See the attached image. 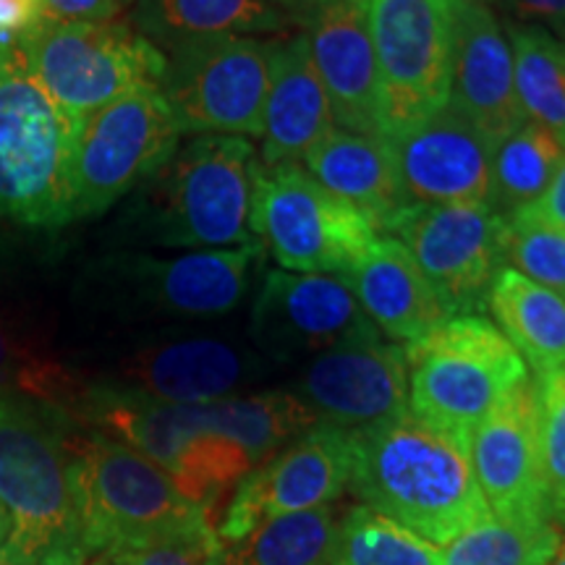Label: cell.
<instances>
[{
    "mask_svg": "<svg viewBox=\"0 0 565 565\" xmlns=\"http://www.w3.org/2000/svg\"><path fill=\"white\" fill-rule=\"evenodd\" d=\"M469 461L494 519L553 524L534 377L515 385L479 422L469 437Z\"/></svg>",
    "mask_w": 565,
    "mask_h": 565,
    "instance_id": "ffe728a7",
    "label": "cell"
},
{
    "mask_svg": "<svg viewBox=\"0 0 565 565\" xmlns=\"http://www.w3.org/2000/svg\"><path fill=\"white\" fill-rule=\"evenodd\" d=\"M273 366L252 343L202 330H173L134 345L97 383L166 404H204L246 393Z\"/></svg>",
    "mask_w": 565,
    "mask_h": 565,
    "instance_id": "9a60e30c",
    "label": "cell"
},
{
    "mask_svg": "<svg viewBox=\"0 0 565 565\" xmlns=\"http://www.w3.org/2000/svg\"><path fill=\"white\" fill-rule=\"evenodd\" d=\"M349 479L351 433L317 422L238 482L215 526L217 540H242L280 515L333 505Z\"/></svg>",
    "mask_w": 565,
    "mask_h": 565,
    "instance_id": "e0dca14e",
    "label": "cell"
},
{
    "mask_svg": "<svg viewBox=\"0 0 565 565\" xmlns=\"http://www.w3.org/2000/svg\"><path fill=\"white\" fill-rule=\"evenodd\" d=\"M503 26L511 40L521 113L565 141V42L540 26L505 19Z\"/></svg>",
    "mask_w": 565,
    "mask_h": 565,
    "instance_id": "f546056e",
    "label": "cell"
},
{
    "mask_svg": "<svg viewBox=\"0 0 565 565\" xmlns=\"http://www.w3.org/2000/svg\"><path fill=\"white\" fill-rule=\"evenodd\" d=\"M540 406L542 466L553 524L565 526V370L534 377Z\"/></svg>",
    "mask_w": 565,
    "mask_h": 565,
    "instance_id": "e575fe53",
    "label": "cell"
},
{
    "mask_svg": "<svg viewBox=\"0 0 565 565\" xmlns=\"http://www.w3.org/2000/svg\"><path fill=\"white\" fill-rule=\"evenodd\" d=\"M487 309L534 377L565 370V299L561 294L505 267L492 282Z\"/></svg>",
    "mask_w": 565,
    "mask_h": 565,
    "instance_id": "4316f807",
    "label": "cell"
},
{
    "mask_svg": "<svg viewBox=\"0 0 565 565\" xmlns=\"http://www.w3.org/2000/svg\"><path fill=\"white\" fill-rule=\"evenodd\" d=\"M505 263L565 299V228L532 215L508 221Z\"/></svg>",
    "mask_w": 565,
    "mask_h": 565,
    "instance_id": "836d02e7",
    "label": "cell"
},
{
    "mask_svg": "<svg viewBox=\"0 0 565 565\" xmlns=\"http://www.w3.org/2000/svg\"><path fill=\"white\" fill-rule=\"evenodd\" d=\"M404 351L408 408L466 445L479 422L529 377L519 351L482 315L448 317Z\"/></svg>",
    "mask_w": 565,
    "mask_h": 565,
    "instance_id": "ba28073f",
    "label": "cell"
},
{
    "mask_svg": "<svg viewBox=\"0 0 565 565\" xmlns=\"http://www.w3.org/2000/svg\"><path fill=\"white\" fill-rule=\"evenodd\" d=\"M296 366L299 372L286 391L317 422L345 433L393 419L408 408L406 351L383 335L338 345Z\"/></svg>",
    "mask_w": 565,
    "mask_h": 565,
    "instance_id": "d6986e66",
    "label": "cell"
},
{
    "mask_svg": "<svg viewBox=\"0 0 565 565\" xmlns=\"http://www.w3.org/2000/svg\"><path fill=\"white\" fill-rule=\"evenodd\" d=\"M324 189L356 207L385 236L387 225L408 207L387 137H366L335 126L301 162Z\"/></svg>",
    "mask_w": 565,
    "mask_h": 565,
    "instance_id": "d4e9b609",
    "label": "cell"
},
{
    "mask_svg": "<svg viewBox=\"0 0 565 565\" xmlns=\"http://www.w3.org/2000/svg\"><path fill=\"white\" fill-rule=\"evenodd\" d=\"M131 24L162 53L196 38H280L294 32L282 0H137Z\"/></svg>",
    "mask_w": 565,
    "mask_h": 565,
    "instance_id": "484cf974",
    "label": "cell"
},
{
    "mask_svg": "<svg viewBox=\"0 0 565 565\" xmlns=\"http://www.w3.org/2000/svg\"><path fill=\"white\" fill-rule=\"evenodd\" d=\"M68 414L82 427L129 445L166 471L186 445L207 433H223L242 443L259 466L317 424L309 408L286 387L228 395L204 404H166L92 383L82 385Z\"/></svg>",
    "mask_w": 565,
    "mask_h": 565,
    "instance_id": "277c9868",
    "label": "cell"
},
{
    "mask_svg": "<svg viewBox=\"0 0 565 565\" xmlns=\"http://www.w3.org/2000/svg\"><path fill=\"white\" fill-rule=\"evenodd\" d=\"M0 391H17L68 412L82 385L45 353L34 351L0 322Z\"/></svg>",
    "mask_w": 565,
    "mask_h": 565,
    "instance_id": "d6a6232c",
    "label": "cell"
},
{
    "mask_svg": "<svg viewBox=\"0 0 565 565\" xmlns=\"http://www.w3.org/2000/svg\"><path fill=\"white\" fill-rule=\"evenodd\" d=\"M454 26L450 103L498 145L526 121L515 95L513 51L503 19L484 0H454Z\"/></svg>",
    "mask_w": 565,
    "mask_h": 565,
    "instance_id": "7402d4cb",
    "label": "cell"
},
{
    "mask_svg": "<svg viewBox=\"0 0 565 565\" xmlns=\"http://www.w3.org/2000/svg\"><path fill=\"white\" fill-rule=\"evenodd\" d=\"M561 540V526L550 521H505L490 515L448 542L443 565H547Z\"/></svg>",
    "mask_w": 565,
    "mask_h": 565,
    "instance_id": "1f68e13d",
    "label": "cell"
},
{
    "mask_svg": "<svg viewBox=\"0 0 565 565\" xmlns=\"http://www.w3.org/2000/svg\"><path fill=\"white\" fill-rule=\"evenodd\" d=\"M343 282L374 328L398 345L416 341L448 320L412 252L393 236H380Z\"/></svg>",
    "mask_w": 565,
    "mask_h": 565,
    "instance_id": "cb8c5ba5",
    "label": "cell"
},
{
    "mask_svg": "<svg viewBox=\"0 0 565 565\" xmlns=\"http://www.w3.org/2000/svg\"><path fill=\"white\" fill-rule=\"evenodd\" d=\"M118 3H121V9H126V6H134L137 0H118Z\"/></svg>",
    "mask_w": 565,
    "mask_h": 565,
    "instance_id": "7bdbcfd3",
    "label": "cell"
},
{
    "mask_svg": "<svg viewBox=\"0 0 565 565\" xmlns=\"http://www.w3.org/2000/svg\"><path fill=\"white\" fill-rule=\"evenodd\" d=\"M259 154L252 139L200 134L134 189L116 221L121 249L217 252L254 244L249 215Z\"/></svg>",
    "mask_w": 565,
    "mask_h": 565,
    "instance_id": "6da1fadb",
    "label": "cell"
},
{
    "mask_svg": "<svg viewBox=\"0 0 565 565\" xmlns=\"http://www.w3.org/2000/svg\"><path fill=\"white\" fill-rule=\"evenodd\" d=\"M303 34L341 129L387 137L370 26V0H282Z\"/></svg>",
    "mask_w": 565,
    "mask_h": 565,
    "instance_id": "ac0fdd59",
    "label": "cell"
},
{
    "mask_svg": "<svg viewBox=\"0 0 565 565\" xmlns=\"http://www.w3.org/2000/svg\"><path fill=\"white\" fill-rule=\"evenodd\" d=\"M47 19L55 21H113L121 13L118 0H45Z\"/></svg>",
    "mask_w": 565,
    "mask_h": 565,
    "instance_id": "f35d334b",
    "label": "cell"
},
{
    "mask_svg": "<svg viewBox=\"0 0 565 565\" xmlns=\"http://www.w3.org/2000/svg\"><path fill=\"white\" fill-rule=\"evenodd\" d=\"M71 134L21 42H0V225L55 233L74 223Z\"/></svg>",
    "mask_w": 565,
    "mask_h": 565,
    "instance_id": "52a82bcc",
    "label": "cell"
},
{
    "mask_svg": "<svg viewBox=\"0 0 565 565\" xmlns=\"http://www.w3.org/2000/svg\"><path fill=\"white\" fill-rule=\"evenodd\" d=\"M82 424L63 406L0 391V505L11 534L0 565H84L74 437Z\"/></svg>",
    "mask_w": 565,
    "mask_h": 565,
    "instance_id": "3957f363",
    "label": "cell"
},
{
    "mask_svg": "<svg viewBox=\"0 0 565 565\" xmlns=\"http://www.w3.org/2000/svg\"><path fill=\"white\" fill-rule=\"evenodd\" d=\"M257 286L249 343L275 366H296L338 345L383 335L341 278L275 267Z\"/></svg>",
    "mask_w": 565,
    "mask_h": 565,
    "instance_id": "2e32d148",
    "label": "cell"
},
{
    "mask_svg": "<svg viewBox=\"0 0 565 565\" xmlns=\"http://www.w3.org/2000/svg\"><path fill=\"white\" fill-rule=\"evenodd\" d=\"M257 242L217 252L116 249L87 265L82 291L124 320L210 322L236 312L265 263Z\"/></svg>",
    "mask_w": 565,
    "mask_h": 565,
    "instance_id": "8992f818",
    "label": "cell"
},
{
    "mask_svg": "<svg viewBox=\"0 0 565 565\" xmlns=\"http://www.w3.org/2000/svg\"><path fill=\"white\" fill-rule=\"evenodd\" d=\"M387 139L406 204H490L494 145L450 100Z\"/></svg>",
    "mask_w": 565,
    "mask_h": 565,
    "instance_id": "44dd1931",
    "label": "cell"
},
{
    "mask_svg": "<svg viewBox=\"0 0 565 565\" xmlns=\"http://www.w3.org/2000/svg\"><path fill=\"white\" fill-rule=\"evenodd\" d=\"M338 519L333 505L280 515L242 540H217L210 565H330Z\"/></svg>",
    "mask_w": 565,
    "mask_h": 565,
    "instance_id": "83f0119b",
    "label": "cell"
},
{
    "mask_svg": "<svg viewBox=\"0 0 565 565\" xmlns=\"http://www.w3.org/2000/svg\"><path fill=\"white\" fill-rule=\"evenodd\" d=\"M9 534H11V521H9V513H6V508L0 505V553H3L6 542H9Z\"/></svg>",
    "mask_w": 565,
    "mask_h": 565,
    "instance_id": "60d3db41",
    "label": "cell"
},
{
    "mask_svg": "<svg viewBox=\"0 0 565 565\" xmlns=\"http://www.w3.org/2000/svg\"><path fill=\"white\" fill-rule=\"evenodd\" d=\"M74 487L89 557L110 547L215 536L210 513L162 466L95 429L79 427L74 437Z\"/></svg>",
    "mask_w": 565,
    "mask_h": 565,
    "instance_id": "5b68a950",
    "label": "cell"
},
{
    "mask_svg": "<svg viewBox=\"0 0 565 565\" xmlns=\"http://www.w3.org/2000/svg\"><path fill=\"white\" fill-rule=\"evenodd\" d=\"M508 221L490 204H408L385 236L412 252L445 315H479L494 278L505 270Z\"/></svg>",
    "mask_w": 565,
    "mask_h": 565,
    "instance_id": "4fadbf2b",
    "label": "cell"
},
{
    "mask_svg": "<svg viewBox=\"0 0 565 565\" xmlns=\"http://www.w3.org/2000/svg\"><path fill=\"white\" fill-rule=\"evenodd\" d=\"M217 534L200 542H150V545L100 550L84 565H210Z\"/></svg>",
    "mask_w": 565,
    "mask_h": 565,
    "instance_id": "d590c367",
    "label": "cell"
},
{
    "mask_svg": "<svg viewBox=\"0 0 565 565\" xmlns=\"http://www.w3.org/2000/svg\"><path fill=\"white\" fill-rule=\"evenodd\" d=\"M249 228L280 270L341 280L356 270L380 238L362 212L324 189L299 162H259Z\"/></svg>",
    "mask_w": 565,
    "mask_h": 565,
    "instance_id": "30bf717a",
    "label": "cell"
},
{
    "mask_svg": "<svg viewBox=\"0 0 565 565\" xmlns=\"http://www.w3.org/2000/svg\"><path fill=\"white\" fill-rule=\"evenodd\" d=\"M335 126L330 95L303 34L288 32L270 38V84L259 134V162L301 166Z\"/></svg>",
    "mask_w": 565,
    "mask_h": 565,
    "instance_id": "603a6c76",
    "label": "cell"
},
{
    "mask_svg": "<svg viewBox=\"0 0 565 565\" xmlns=\"http://www.w3.org/2000/svg\"><path fill=\"white\" fill-rule=\"evenodd\" d=\"M267 84L270 38H196L166 53L160 92L183 137L259 139Z\"/></svg>",
    "mask_w": 565,
    "mask_h": 565,
    "instance_id": "7c38bea8",
    "label": "cell"
},
{
    "mask_svg": "<svg viewBox=\"0 0 565 565\" xmlns=\"http://www.w3.org/2000/svg\"><path fill=\"white\" fill-rule=\"evenodd\" d=\"M32 76L74 129L82 118L141 87H160L166 53L129 21L42 19L19 38Z\"/></svg>",
    "mask_w": 565,
    "mask_h": 565,
    "instance_id": "9c48e42d",
    "label": "cell"
},
{
    "mask_svg": "<svg viewBox=\"0 0 565 565\" xmlns=\"http://www.w3.org/2000/svg\"><path fill=\"white\" fill-rule=\"evenodd\" d=\"M519 215H532L540 217V221H547L565 228V158L561 162V168H557L555 179L550 181L547 192L540 196V202L532 204V207L524 212H519Z\"/></svg>",
    "mask_w": 565,
    "mask_h": 565,
    "instance_id": "ab89813d",
    "label": "cell"
},
{
    "mask_svg": "<svg viewBox=\"0 0 565 565\" xmlns=\"http://www.w3.org/2000/svg\"><path fill=\"white\" fill-rule=\"evenodd\" d=\"M547 565H565V536L561 540V547H557V553L553 561H550Z\"/></svg>",
    "mask_w": 565,
    "mask_h": 565,
    "instance_id": "b9f144b4",
    "label": "cell"
},
{
    "mask_svg": "<svg viewBox=\"0 0 565 565\" xmlns=\"http://www.w3.org/2000/svg\"><path fill=\"white\" fill-rule=\"evenodd\" d=\"M349 490L433 545H448L492 515L469 445L412 408L351 433Z\"/></svg>",
    "mask_w": 565,
    "mask_h": 565,
    "instance_id": "7a4b0ae2",
    "label": "cell"
},
{
    "mask_svg": "<svg viewBox=\"0 0 565 565\" xmlns=\"http://www.w3.org/2000/svg\"><path fill=\"white\" fill-rule=\"evenodd\" d=\"M565 158V141L545 126L524 121L492 150L490 207L503 221L540 202Z\"/></svg>",
    "mask_w": 565,
    "mask_h": 565,
    "instance_id": "f1b7e54d",
    "label": "cell"
},
{
    "mask_svg": "<svg viewBox=\"0 0 565 565\" xmlns=\"http://www.w3.org/2000/svg\"><path fill=\"white\" fill-rule=\"evenodd\" d=\"M183 134L160 87L118 97L71 134V210L74 221L116 207L175 152Z\"/></svg>",
    "mask_w": 565,
    "mask_h": 565,
    "instance_id": "8fae6325",
    "label": "cell"
},
{
    "mask_svg": "<svg viewBox=\"0 0 565 565\" xmlns=\"http://www.w3.org/2000/svg\"><path fill=\"white\" fill-rule=\"evenodd\" d=\"M387 137L450 100L454 0H370Z\"/></svg>",
    "mask_w": 565,
    "mask_h": 565,
    "instance_id": "5bb4252c",
    "label": "cell"
},
{
    "mask_svg": "<svg viewBox=\"0 0 565 565\" xmlns=\"http://www.w3.org/2000/svg\"><path fill=\"white\" fill-rule=\"evenodd\" d=\"M505 21L540 26L565 42V0H484Z\"/></svg>",
    "mask_w": 565,
    "mask_h": 565,
    "instance_id": "8d00e7d4",
    "label": "cell"
},
{
    "mask_svg": "<svg viewBox=\"0 0 565 565\" xmlns=\"http://www.w3.org/2000/svg\"><path fill=\"white\" fill-rule=\"evenodd\" d=\"M330 565H443V550L359 503L338 519Z\"/></svg>",
    "mask_w": 565,
    "mask_h": 565,
    "instance_id": "4dcf8cb0",
    "label": "cell"
},
{
    "mask_svg": "<svg viewBox=\"0 0 565 565\" xmlns=\"http://www.w3.org/2000/svg\"><path fill=\"white\" fill-rule=\"evenodd\" d=\"M45 17V0H0V42L24 38Z\"/></svg>",
    "mask_w": 565,
    "mask_h": 565,
    "instance_id": "74e56055",
    "label": "cell"
}]
</instances>
